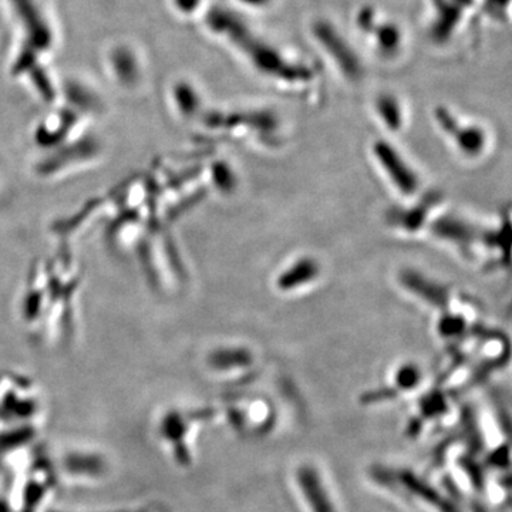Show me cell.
Masks as SVG:
<instances>
[{
	"instance_id": "obj_1",
	"label": "cell",
	"mask_w": 512,
	"mask_h": 512,
	"mask_svg": "<svg viewBox=\"0 0 512 512\" xmlns=\"http://www.w3.org/2000/svg\"><path fill=\"white\" fill-rule=\"evenodd\" d=\"M373 153L397 190L402 191L404 195H412L417 191L419 178L413 173L412 167L389 143L379 141L373 147Z\"/></svg>"
},
{
	"instance_id": "obj_2",
	"label": "cell",
	"mask_w": 512,
	"mask_h": 512,
	"mask_svg": "<svg viewBox=\"0 0 512 512\" xmlns=\"http://www.w3.org/2000/svg\"><path fill=\"white\" fill-rule=\"evenodd\" d=\"M298 484L303 498L312 512H336L319 471L312 466H302L298 470Z\"/></svg>"
},
{
	"instance_id": "obj_3",
	"label": "cell",
	"mask_w": 512,
	"mask_h": 512,
	"mask_svg": "<svg viewBox=\"0 0 512 512\" xmlns=\"http://www.w3.org/2000/svg\"><path fill=\"white\" fill-rule=\"evenodd\" d=\"M320 274V265L309 256L298 259L293 262L288 269H285L276 279V286L282 292H291L295 289L303 288L311 282L315 281Z\"/></svg>"
},
{
	"instance_id": "obj_4",
	"label": "cell",
	"mask_w": 512,
	"mask_h": 512,
	"mask_svg": "<svg viewBox=\"0 0 512 512\" xmlns=\"http://www.w3.org/2000/svg\"><path fill=\"white\" fill-rule=\"evenodd\" d=\"M252 362L251 353L242 348H224L210 357L211 366L217 370L241 369Z\"/></svg>"
},
{
	"instance_id": "obj_5",
	"label": "cell",
	"mask_w": 512,
	"mask_h": 512,
	"mask_svg": "<svg viewBox=\"0 0 512 512\" xmlns=\"http://www.w3.org/2000/svg\"><path fill=\"white\" fill-rule=\"evenodd\" d=\"M394 380H396L397 389H413L420 380L419 369L413 365L402 366L400 369H397Z\"/></svg>"
},
{
	"instance_id": "obj_6",
	"label": "cell",
	"mask_w": 512,
	"mask_h": 512,
	"mask_svg": "<svg viewBox=\"0 0 512 512\" xmlns=\"http://www.w3.org/2000/svg\"><path fill=\"white\" fill-rule=\"evenodd\" d=\"M380 116L386 121L387 126L392 130H399L402 126V116H400V109H397L396 101L384 99L380 101Z\"/></svg>"
},
{
	"instance_id": "obj_7",
	"label": "cell",
	"mask_w": 512,
	"mask_h": 512,
	"mask_svg": "<svg viewBox=\"0 0 512 512\" xmlns=\"http://www.w3.org/2000/svg\"><path fill=\"white\" fill-rule=\"evenodd\" d=\"M215 181L220 185L224 190H231L232 185H234V177H232L231 170L229 168L224 167V165H217L214 171Z\"/></svg>"
}]
</instances>
